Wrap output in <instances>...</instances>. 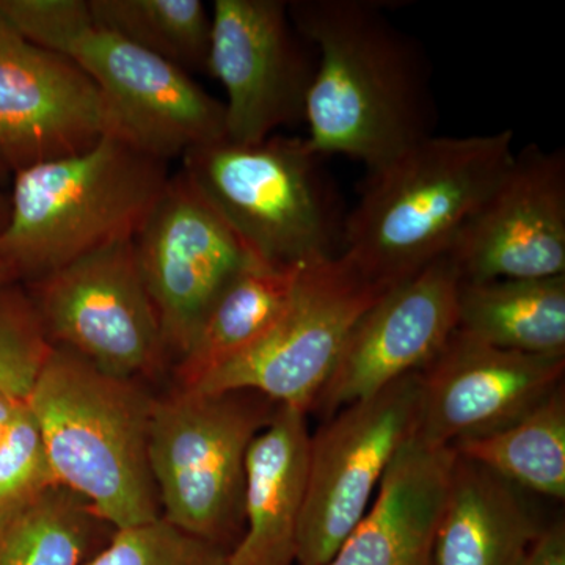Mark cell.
Listing matches in <instances>:
<instances>
[{
    "label": "cell",
    "mask_w": 565,
    "mask_h": 565,
    "mask_svg": "<svg viewBox=\"0 0 565 565\" xmlns=\"http://www.w3.org/2000/svg\"><path fill=\"white\" fill-rule=\"evenodd\" d=\"M297 32L313 46L316 71L303 121L316 154L377 169L434 136L430 66L382 0L288 2Z\"/></svg>",
    "instance_id": "1"
},
{
    "label": "cell",
    "mask_w": 565,
    "mask_h": 565,
    "mask_svg": "<svg viewBox=\"0 0 565 565\" xmlns=\"http://www.w3.org/2000/svg\"><path fill=\"white\" fill-rule=\"evenodd\" d=\"M514 132L429 136L367 170L341 253L385 288L444 258L514 158Z\"/></svg>",
    "instance_id": "2"
},
{
    "label": "cell",
    "mask_w": 565,
    "mask_h": 565,
    "mask_svg": "<svg viewBox=\"0 0 565 565\" xmlns=\"http://www.w3.org/2000/svg\"><path fill=\"white\" fill-rule=\"evenodd\" d=\"M154 396L52 345L25 404L52 473L115 530L161 516L148 441Z\"/></svg>",
    "instance_id": "3"
},
{
    "label": "cell",
    "mask_w": 565,
    "mask_h": 565,
    "mask_svg": "<svg viewBox=\"0 0 565 565\" xmlns=\"http://www.w3.org/2000/svg\"><path fill=\"white\" fill-rule=\"evenodd\" d=\"M170 180L167 162L104 134L88 150L14 173L0 259L31 282L136 237Z\"/></svg>",
    "instance_id": "4"
},
{
    "label": "cell",
    "mask_w": 565,
    "mask_h": 565,
    "mask_svg": "<svg viewBox=\"0 0 565 565\" xmlns=\"http://www.w3.org/2000/svg\"><path fill=\"white\" fill-rule=\"evenodd\" d=\"M0 18L24 39L65 55L99 90L107 134L159 159L226 139L225 106L191 74L93 20L84 0H0Z\"/></svg>",
    "instance_id": "5"
},
{
    "label": "cell",
    "mask_w": 565,
    "mask_h": 565,
    "mask_svg": "<svg viewBox=\"0 0 565 565\" xmlns=\"http://www.w3.org/2000/svg\"><path fill=\"white\" fill-rule=\"evenodd\" d=\"M321 161L307 140L275 134L200 145L182 156L181 172L253 256L294 266L343 245L345 217Z\"/></svg>",
    "instance_id": "6"
},
{
    "label": "cell",
    "mask_w": 565,
    "mask_h": 565,
    "mask_svg": "<svg viewBox=\"0 0 565 565\" xmlns=\"http://www.w3.org/2000/svg\"><path fill=\"white\" fill-rule=\"evenodd\" d=\"M278 404L252 390L174 386L152 401L148 459L161 516L232 552L244 533L245 460Z\"/></svg>",
    "instance_id": "7"
},
{
    "label": "cell",
    "mask_w": 565,
    "mask_h": 565,
    "mask_svg": "<svg viewBox=\"0 0 565 565\" xmlns=\"http://www.w3.org/2000/svg\"><path fill=\"white\" fill-rule=\"evenodd\" d=\"M386 289L364 277L343 253L305 263L291 300L273 329L191 388L252 390L308 414L353 326Z\"/></svg>",
    "instance_id": "8"
},
{
    "label": "cell",
    "mask_w": 565,
    "mask_h": 565,
    "mask_svg": "<svg viewBox=\"0 0 565 565\" xmlns=\"http://www.w3.org/2000/svg\"><path fill=\"white\" fill-rule=\"evenodd\" d=\"M422 373L345 405L311 435L299 565H327L370 509L397 452L418 434Z\"/></svg>",
    "instance_id": "9"
},
{
    "label": "cell",
    "mask_w": 565,
    "mask_h": 565,
    "mask_svg": "<svg viewBox=\"0 0 565 565\" xmlns=\"http://www.w3.org/2000/svg\"><path fill=\"white\" fill-rule=\"evenodd\" d=\"M28 285L54 348L115 377L140 382L169 360L134 239L87 253Z\"/></svg>",
    "instance_id": "10"
},
{
    "label": "cell",
    "mask_w": 565,
    "mask_h": 565,
    "mask_svg": "<svg viewBox=\"0 0 565 565\" xmlns=\"http://www.w3.org/2000/svg\"><path fill=\"white\" fill-rule=\"evenodd\" d=\"M207 74L226 93V139L252 145L305 118L313 46L282 0H215Z\"/></svg>",
    "instance_id": "11"
},
{
    "label": "cell",
    "mask_w": 565,
    "mask_h": 565,
    "mask_svg": "<svg viewBox=\"0 0 565 565\" xmlns=\"http://www.w3.org/2000/svg\"><path fill=\"white\" fill-rule=\"evenodd\" d=\"M134 250L177 362L212 300L253 255L182 172L170 177Z\"/></svg>",
    "instance_id": "12"
},
{
    "label": "cell",
    "mask_w": 565,
    "mask_h": 565,
    "mask_svg": "<svg viewBox=\"0 0 565 565\" xmlns=\"http://www.w3.org/2000/svg\"><path fill=\"white\" fill-rule=\"evenodd\" d=\"M460 281L565 275V152L527 145L448 252Z\"/></svg>",
    "instance_id": "13"
},
{
    "label": "cell",
    "mask_w": 565,
    "mask_h": 565,
    "mask_svg": "<svg viewBox=\"0 0 565 565\" xmlns=\"http://www.w3.org/2000/svg\"><path fill=\"white\" fill-rule=\"evenodd\" d=\"M460 277L448 256L386 289L353 326L313 411L333 416L422 373L459 327Z\"/></svg>",
    "instance_id": "14"
},
{
    "label": "cell",
    "mask_w": 565,
    "mask_h": 565,
    "mask_svg": "<svg viewBox=\"0 0 565 565\" xmlns=\"http://www.w3.org/2000/svg\"><path fill=\"white\" fill-rule=\"evenodd\" d=\"M104 134L106 110L90 77L0 18V166L18 173L88 150Z\"/></svg>",
    "instance_id": "15"
},
{
    "label": "cell",
    "mask_w": 565,
    "mask_h": 565,
    "mask_svg": "<svg viewBox=\"0 0 565 565\" xmlns=\"http://www.w3.org/2000/svg\"><path fill=\"white\" fill-rule=\"evenodd\" d=\"M565 356L497 348L457 329L422 371L416 438L452 446L503 429L563 386Z\"/></svg>",
    "instance_id": "16"
},
{
    "label": "cell",
    "mask_w": 565,
    "mask_h": 565,
    "mask_svg": "<svg viewBox=\"0 0 565 565\" xmlns=\"http://www.w3.org/2000/svg\"><path fill=\"white\" fill-rule=\"evenodd\" d=\"M455 459L451 446L408 441L327 565H429Z\"/></svg>",
    "instance_id": "17"
},
{
    "label": "cell",
    "mask_w": 565,
    "mask_h": 565,
    "mask_svg": "<svg viewBox=\"0 0 565 565\" xmlns=\"http://www.w3.org/2000/svg\"><path fill=\"white\" fill-rule=\"evenodd\" d=\"M307 414L278 405L245 460L244 533L228 565H294L307 493Z\"/></svg>",
    "instance_id": "18"
},
{
    "label": "cell",
    "mask_w": 565,
    "mask_h": 565,
    "mask_svg": "<svg viewBox=\"0 0 565 565\" xmlns=\"http://www.w3.org/2000/svg\"><path fill=\"white\" fill-rule=\"evenodd\" d=\"M544 526L526 492L456 455L429 565H520Z\"/></svg>",
    "instance_id": "19"
},
{
    "label": "cell",
    "mask_w": 565,
    "mask_h": 565,
    "mask_svg": "<svg viewBox=\"0 0 565 565\" xmlns=\"http://www.w3.org/2000/svg\"><path fill=\"white\" fill-rule=\"evenodd\" d=\"M303 264L280 266L252 256L212 300L174 362L177 385L191 388L258 343L288 307Z\"/></svg>",
    "instance_id": "20"
},
{
    "label": "cell",
    "mask_w": 565,
    "mask_h": 565,
    "mask_svg": "<svg viewBox=\"0 0 565 565\" xmlns=\"http://www.w3.org/2000/svg\"><path fill=\"white\" fill-rule=\"evenodd\" d=\"M462 332L508 351L565 356V275L460 281Z\"/></svg>",
    "instance_id": "21"
},
{
    "label": "cell",
    "mask_w": 565,
    "mask_h": 565,
    "mask_svg": "<svg viewBox=\"0 0 565 565\" xmlns=\"http://www.w3.org/2000/svg\"><path fill=\"white\" fill-rule=\"evenodd\" d=\"M115 527L61 484L0 512V565H85Z\"/></svg>",
    "instance_id": "22"
},
{
    "label": "cell",
    "mask_w": 565,
    "mask_h": 565,
    "mask_svg": "<svg viewBox=\"0 0 565 565\" xmlns=\"http://www.w3.org/2000/svg\"><path fill=\"white\" fill-rule=\"evenodd\" d=\"M451 448L523 492L564 500V386L503 429L457 441Z\"/></svg>",
    "instance_id": "23"
},
{
    "label": "cell",
    "mask_w": 565,
    "mask_h": 565,
    "mask_svg": "<svg viewBox=\"0 0 565 565\" xmlns=\"http://www.w3.org/2000/svg\"><path fill=\"white\" fill-rule=\"evenodd\" d=\"M96 24L185 73H206L212 17L200 0H90Z\"/></svg>",
    "instance_id": "24"
},
{
    "label": "cell",
    "mask_w": 565,
    "mask_h": 565,
    "mask_svg": "<svg viewBox=\"0 0 565 565\" xmlns=\"http://www.w3.org/2000/svg\"><path fill=\"white\" fill-rule=\"evenodd\" d=\"M51 349L28 289L0 286V390L28 399Z\"/></svg>",
    "instance_id": "25"
},
{
    "label": "cell",
    "mask_w": 565,
    "mask_h": 565,
    "mask_svg": "<svg viewBox=\"0 0 565 565\" xmlns=\"http://www.w3.org/2000/svg\"><path fill=\"white\" fill-rule=\"evenodd\" d=\"M85 565H228V552L159 516L115 530Z\"/></svg>",
    "instance_id": "26"
},
{
    "label": "cell",
    "mask_w": 565,
    "mask_h": 565,
    "mask_svg": "<svg viewBox=\"0 0 565 565\" xmlns=\"http://www.w3.org/2000/svg\"><path fill=\"white\" fill-rule=\"evenodd\" d=\"M58 484L31 408L22 401L0 440V512Z\"/></svg>",
    "instance_id": "27"
},
{
    "label": "cell",
    "mask_w": 565,
    "mask_h": 565,
    "mask_svg": "<svg viewBox=\"0 0 565 565\" xmlns=\"http://www.w3.org/2000/svg\"><path fill=\"white\" fill-rule=\"evenodd\" d=\"M520 565H565L564 520L544 526Z\"/></svg>",
    "instance_id": "28"
},
{
    "label": "cell",
    "mask_w": 565,
    "mask_h": 565,
    "mask_svg": "<svg viewBox=\"0 0 565 565\" xmlns=\"http://www.w3.org/2000/svg\"><path fill=\"white\" fill-rule=\"evenodd\" d=\"M21 403V399H17V397L0 390V440H2L7 429H9L11 419H13Z\"/></svg>",
    "instance_id": "29"
},
{
    "label": "cell",
    "mask_w": 565,
    "mask_h": 565,
    "mask_svg": "<svg viewBox=\"0 0 565 565\" xmlns=\"http://www.w3.org/2000/svg\"><path fill=\"white\" fill-rule=\"evenodd\" d=\"M9 214L10 199H7V196H3L2 193H0V233L6 228L7 222H9Z\"/></svg>",
    "instance_id": "30"
},
{
    "label": "cell",
    "mask_w": 565,
    "mask_h": 565,
    "mask_svg": "<svg viewBox=\"0 0 565 565\" xmlns=\"http://www.w3.org/2000/svg\"><path fill=\"white\" fill-rule=\"evenodd\" d=\"M20 281L17 278V275L13 274V270L10 269L9 264L3 263L0 259V286L9 285V282Z\"/></svg>",
    "instance_id": "31"
},
{
    "label": "cell",
    "mask_w": 565,
    "mask_h": 565,
    "mask_svg": "<svg viewBox=\"0 0 565 565\" xmlns=\"http://www.w3.org/2000/svg\"><path fill=\"white\" fill-rule=\"evenodd\" d=\"M7 174H9V172H7V170H6V169H3V167H2V166H0V181H2V180H3V178H6V177H7Z\"/></svg>",
    "instance_id": "32"
}]
</instances>
